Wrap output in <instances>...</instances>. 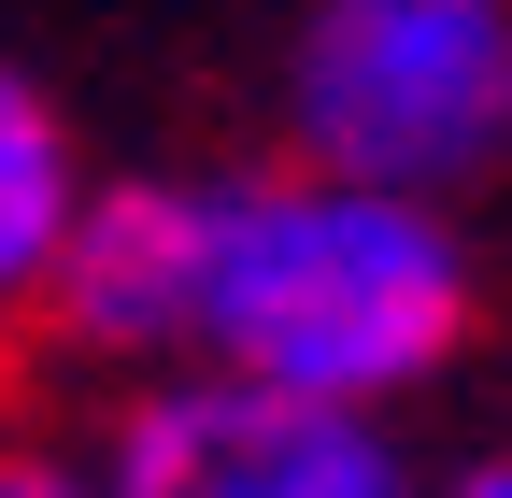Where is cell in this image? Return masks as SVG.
<instances>
[{
	"instance_id": "3",
	"label": "cell",
	"mask_w": 512,
	"mask_h": 498,
	"mask_svg": "<svg viewBox=\"0 0 512 498\" xmlns=\"http://www.w3.org/2000/svg\"><path fill=\"white\" fill-rule=\"evenodd\" d=\"M100 484L114 498H413V442L370 413H299L214 385V370H157V385H114L86 413Z\"/></svg>"
},
{
	"instance_id": "4",
	"label": "cell",
	"mask_w": 512,
	"mask_h": 498,
	"mask_svg": "<svg viewBox=\"0 0 512 498\" xmlns=\"http://www.w3.org/2000/svg\"><path fill=\"white\" fill-rule=\"evenodd\" d=\"M200 200H214V157L86 171L72 242H57V285H43V356H72L100 399L185 370V314H200Z\"/></svg>"
},
{
	"instance_id": "7",
	"label": "cell",
	"mask_w": 512,
	"mask_h": 498,
	"mask_svg": "<svg viewBox=\"0 0 512 498\" xmlns=\"http://www.w3.org/2000/svg\"><path fill=\"white\" fill-rule=\"evenodd\" d=\"M413 498H512V456H456V470H427Z\"/></svg>"
},
{
	"instance_id": "1",
	"label": "cell",
	"mask_w": 512,
	"mask_h": 498,
	"mask_svg": "<svg viewBox=\"0 0 512 498\" xmlns=\"http://www.w3.org/2000/svg\"><path fill=\"white\" fill-rule=\"evenodd\" d=\"M470 328H484V257L456 214L370 200V185L285 171V157H214L185 370L399 427V399H427L470 356Z\"/></svg>"
},
{
	"instance_id": "2",
	"label": "cell",
	"mask_w": 512,
	"mask_h": 498,
	"mask_svg": "<svg viewBox=\"0 0 512 498\" xmlns=\"http://www.w3.org/2000/svg\"><path fill=\"white\" fill-rule=\"evenodd\" d=\"M271 129L285 171L456 214L512 171V0H299Z\"/></svg>"
},
{
	"instance_id": "5",
	"label": "cell",
	"mask_w": 512,
	"mask_h": 498,
	"mask_svg": "<svg viewBox=\"0 0 512 498\" xmlns=\"http://www.w3.org/2000/svg\"><path fill=\"white\" fill-rule=\"evenodd\" d=\"M72 200H86V143L57 86L29 57H0V356L43 342V285H57V242H72Z\"/></svg>"
},
{
	"instance_id": "6",
	"label": "cell",
	"mask_w": 512,
	"mask_h": 498,
	"mask_svg": "<svg viewBox=\"0 0 512 498\" xmlns=\"http://www.w3.org/2000/svg\"><path fill=\"white\" fill-rule=\"evenodd\" d=\"M0 498H114L72 413H0Z\"/></svg>"
}]
</instances>
